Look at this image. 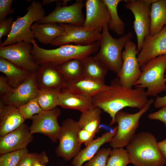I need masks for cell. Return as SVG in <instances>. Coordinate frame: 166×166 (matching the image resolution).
Masks as SVG:
<instances>
[{
	"mask_svg": "<svg viewBox=\"0 0 166 166\" xmlns=\"http://www.w3.org/2000/svg\"><path fill=\"white\" fill-rule=\"evenodd\" d=\"M148 96L144 89L126 87L121 85L118 78H116L92 98L95 107L109 114L112 118L110 125H112L116 123L115 116L118 112L126 107L142 109L149 101Z\"/></svg>",
	"mask_w": 166,
	"mask_h": 166,
	"instance_id": "obj_1",
	"label": "cell"
},
{
	"mask_svg": "<svg viewBox=\"0 0 166 166\" xmlns=\"http://www.w3.org/2000/svg\"><path fill=\"white\" fill-rule=\"evenodd\" d=\"M131 163L135 166H164V158L155 137L152 133L136 134L126 146Z\"/></svg>",
	"mask_w": 166,
	"mask_h": 166,
	"instance_id": "obj_2",
	"label": "cell"
},
{
	"mask_svg": "<svg viewBox=\"0 0 166 166\" xmlns=\"http://www.w3.org/2000/svg\"><path fill=\"white\" fill-rule=\"evenodd\" d=\"M32 54L38 65L50 63L55 66L68 60L81 59L97 52L100 47L99 42L86 46L66 44L53 49H48L38 46L33 39Z\"/></svg>",
	"mask_w": 166,
	"mask_h": 166,
	"instance_id": "obj_3",
	"label": "cell"
},
{
	"mask_svg": "<svg viewBox=\"0 0 166 166\" xmlns=\"http://www.w3.org/2000/svg\"><path fill=\"white\" fill-rule=\"evenodd\" d=\"M133 37V33L129 32L119 38H114L109 33L108 24H106L102 30L99 50L94 56L108 70L117 75L123 64L122 49Z\"/></svg>",
	"mask_w": 166,
	"mask_h": 166,
	"instance_id": "obj_4",
	"label": "cell"
},
{
	"mask_svg": "<svg viewBox=\"0 0 166 166\" xmlns=\"http://www.w3.org/2000/svg\"><path fill=\"white\" fill-rule=\"evenodd\" d=\"M26 14L18 17L13 24L11 31L6 39L0 45L4 46L19 42L25 41L32 44L34 38L31 27L34 22H36L45 17V11L42 3L33 1L26 9Z\"/></svg>",
	"mask_w": 166,
	"mask_h": 166,
	"instance_id": "obj_5",
	"label": "cell"
},
{
	"mask_svg": "<svg viewBox=\"0 0 166 166\" xmlns=\"http://www.w3.org/2000/svg\"><path fill=\"white\" fill-rule=\"evenodd\" d=\"M140 76L134 85L135 87L147 89L148 96H156L166 90L165 73L166 54L152 59L141 68Z\"/></svg>",
	"mask_w": 166,
	"mask_h": 166,
	"instance_id": "obj_6",
	"label": "cell"
},
{
	"mask_svg": "<svg viewBox=\"0 0 166 166\" xmlns=\"http://www.w3.org/2000/svg\"><path fill=\"white\" fill-rule=\"evenodd\" d=\"M154 101L149 99L145 106L136 113L131 114L120 111L116 113L115 121L117 124V129L116 135L109 142L112 147L123 148L128 144L136 134L140 118L148 110Z\"/></svg>",
	"mask_w": 166,
	"mask_h": 166,
	"instance_id": "obj_7",
	"label": "cell"
},
{
	"mask_svg": "<svg viewBox=\"0 0 166 166\" xmlns=\"http://www.w3.org/2000/svg\"><path fill=\"white\" fill-rule=\"evenodd\" d=\"M79 131L77 121L71 118L62 121L58 137L59 143L55 151L57 156L69 161L78 153L81 145L78 139Z\"/></svg>",
	"mask_w": 166,
	"mask_h": 166,
	"instance_id": "obj_8",
	"label": "cell"
},
{
	"mask_svg": "<svg viewBox=\"0 0 166 166\" xmlns=\"http://www.w3.org/2000/svg\"><path fill=\"white\" fill-rule=\"evenodd\" d=\"M155 0H128L124 6L130 10L134 17L133 28L136 34L137 50L141 49L144 38L149 35L150 25V14L152 3Z\"/></svg>",
	"mask_w": 166,
	"mask_h": 166,
	"instance_id": "obj_9",
	"label": "cell"
},
{
	"mask_svg": "<svg viewBox=\"0 0 166 166\" xmlns=\"http://www.w3.org/2000/svg\"><path fill=\"white\" fill-rule=\"evenodd\" d=\"M31 43L25 41L0 46V57L36 74L39 67L32 54Z\"/></svg>",
	"mask_w": 166,
	"mask_h": 166,
	"instance_id": "obj_10",
	"label": "cell"
},
{
	"mask_svg": "<svg viewBox=\"0 0 166 166\" xmlns=\"http://www.w3.org/2000/svg\"><path fill=\"white\" fill-rule=\"evenodd\" d=\"M122 52L123 64L117 75L122 85L132 88L139 79L141 70L137 58V45L133 42H128Z\"/></svg>",
	"mask_w": 166,
	"mask_h": 166,
	"instance_id": "obj_11",
	"label": "cell"
},
{
	"mask_svg": "<svg viewBox=\"0 0 166 166\" xmlns=\"http://www.w3.org/2000/svg\"><path fill=\"white\" fill-rule=\"evenodd\" d=\"M59 1L57 2L56 7L51 13L36 22H54L83 26L85 21L82 13V9L85 5L84 1L77 0L74 4L68 6H61L62 3Z\"/></svg>",
	"mask_w": 166,
	"mask_h": 166,
	"instance_id": "obj_12",
	"label": "cell"
},
{
	"mask_svg": "<svg viewBox=\"0 0 166 166\" xmlns=\"http://www.w3.org/2000/svg\"><path fill=\"white\" fill-rule=\"evenodd\" d=\"M61 114L60 109L56 107L34 115L31 119L32 123L30 127V133L32 135L37 133L43 134L53 142H56L61 128L58 121Z\"/></svg>",
	"mask_w": 166,
	"mask_h": 166,
	"instance_id": "obj_13",
	"label": "cell"
},
{
	"mask_svg": "<svg viewBox=\"0 0 166 166\" xmlns=\"http://www.w3.org/2000/svg\"><path fill=\"white\" fill-rule=\"evenodd\" d=\"M64 30V34L56 39L53 46H59L73 42L76 45L86 46L101 40L102 33L85 29L83 26L60 24Z\"/></svg>",
	"mask_w": 166,
	"mask_h": 166,
	"instance_id": "obj_14",
	"label": "cell"
},
{
	"mask_svg": "<svg viewBox=\"0 0 166 166\" xmlns=\"http://www.w3.org/2000/svg\"><path fill=\"white\" fill-rule=\"evenodd\" d=\"M86 16L83 26L85 30L100 33L108 24L110 14L104 0H87L85 3Z\"/></svg>",
	"mask_w": 166,
	"mask_h": 166,
	"instance_id": "obj_15",
	"label": "cell"
},
{
	"mask_svg": "<svg viewBox=\"0 0 166 166\" xmlns=\"http://www.w3.org/2000/svg\"><path fill=\"white\" fill-rule=\"evenodd\" d=\"M166 54V25L158 33L145 37L137 58L140 68L151 60Z\"/></svg>",
	"mask_w": 166,
	"mask_h": 166,
	"instance_id": "obj_16",
	"label": "cell"
},
{
	"mask_svg": "<svg viewBox=\"0 0 166 166\" xmlns=\"http://www.w3.org/2000/svg\"><path fill=\"white\" fill-rule=\"evenodd\" d=\"M38 91L35 74L31 73L23 83L0 101L18 107L37 97Z\"/></svg>",
	"mask_w": 166,
	"mask_h": 166,
	"instance_id": "obj_17",
	"label": "cell"
},
{
	"mask_svg": "<svg viewBox=\"0 0 166 166\" xmlns=\"http://www.w3.org/2000/svg\"><path fill=\"white\" fill-rule=\"evenodd\" d=\"M33 140L30 127L24 123L15 130L0 136V153L24 149Z\"/></svg>",
	"mask_w": 166,
	"mask_h": 166,
	"instance_id": "obj_18",
	"label": "cell"
},
{
	"mask_svg": "<svg viewBox=\"0 0 166 166\" xmlns=\"http://www.w3.org/2000/svg\"><path fill=\"white\" fill-rule=\"evenodd\" d=\"M35 75L39 90H61L66 87V81L56 66L50 63L46 62L39 65Z\"/></svg>",
	"mask_w": 166,
	"mask_h": 166,
	"instance_id": "obj_19",
	"label": "cell"
},
{
	"mask_svg": "<svg viewBox=\"0 0 166 166\" xmlns=\"http://www.w3.org/2000/svg\"><path fill=\"white\" fill-rule=\"evenodd\" d=\"M105 82L83 75L67 81L66 87L81 95L92 98L107 86Z\"/></svg>",
	"mask_w": 166,
	"mask_h": 166,
	"instance_id": "obj_20",
	"label": "cell"
},
{
	"mask_svg": "<svg viewBox=\"0 0 166 166\" xmlns=\"http://www.w3.org/2000/svg\"><path fill=\"white\" fill-rule=\"evenodd\" d=\"M25 120L15 106L0 101V136H2L18 128Z\"/></svg>",
	"mask_w": 166,
	"mask_h": 166,
	"instance_id": "obj_21",
	"label": "cell"
},
{
	"mask_svg": "<svg viewBox=\"0 0 166 166\" xmlns=\"http://www.w3.org/2000/svg\"><path fill=\"white\" fill-rule=\"evenodd\" d=\"M117 126L112 130L103 134L101 136L93 140L86 147L81 150L72 161L73 166H81L96 154L101 147L104 144L110 142L116 134Z\"/></svg>",
	"mask_w": 166,
	"mask_h": 166,
	"instance_id": "obj_22",
	"label": "cell"
},
{
	"mask_svg": "<svg viewBox=\"0 0 166 166\" xmlns=\"http://www.w3.org/2000/svg\"><path fill=\"white\" fill-rule=\"evenodd\" d=\"M58 105L64 109L78 110L81 113L95 107L92 98L75 93L67 87L61 90Z\"/></svg>",
	"mask_w": 166,
	"mask_h": 166,
	"instance_id": "obj_23",
	"label": "cell"
},
{
	"mask_svg": "<svg viewBox=\"0 0 166 166\" xmlns=\"http://www.w3.org/2000/svg\"><path fill=\"white\" fill-rule=\"evenodd\" d=\"M31 30L34 38L43 44L52 46L55 40L64 34V29L60 24L54 22H35Z\"/></svg>",
	"mask_w": 166,
	"mask_h": 166,
	"instance_id": "obj_24",
	"label": "cell"
},
{
	"mask_svg": "<svg viewBox=\"0 0 166 166\" xmlns=\"http://www.w3.org/2000/svg\"><path fill=\"white\" fill-rule=\"evenodd\" d=\"M102 110L97 107L82 113L77 121L79 133L94 138L100 130Z\"/></svg>",
	"mask_w": 166,
	"mask_h": 166,
	"instance_id": "obj_25",
	"label": "cell"
},
{
	"mask_svg": "<svg viewBox=\"0 0 166 166\" xmlns=\"http://www.w3.org/2000/svg\"><path fill=\"white\" fill-rule=\"evenodd\" d=\"M0 71L4 74L10 85L15 88L23 83L31 73L0 57Z\"/></svg>",
	"mask_w": 166,
	"mask_h": 166,
	"instance_id": "obj_26",
	"label": "cell"
},
{
	"mask_svg": "<svg viewBox=\"0 0 166 166\" xmlns=\"http://www.w3.org/2000/svg\"><path fill=\"white\" fill-rule=\"evenodd\" d=\"M149 35L159 32L166 25V0H155L151 4Z\"/></svg>",
	"mask_w": 166,
	"mask_h": 166,
	"instance_id": "obj_27",
	"label": "cell"
},
{
	"mask_svg": "<svg viewBox=\"0 0 166 166\" xmlns=\"http://www.w3.org/2000/svg\"><path fill=\"white\" fill-rule=\"evenodd\" d=\"M80 59L85 75L105 82L108 69L94 56H89Z\"/></svg>",
	"mask_w": 166,
	"mask_h": 166,
	"instance_id": "obj_28",
	"label": "cell"
},
{
	"mask_svg": "<svg viewBox=\"0 0 166 166\" xmlns=\"http://www.w3.org/2000/svg\"><path fill=\"white\" fill-rule=\"evenodd\" d=\"M109 10L110 18L108 23L109 29L117 35H123L125 30L124 22L120 18L117 13L119 3L125 1L122 0H104Z\"/></svg>",
	"mask_w": 166,
	"mask_h": 166,
	"instance_id": "obj_29",
	"label": "cell"
},
{
	"mask_svg": "<svg viewBox=\"0 0 166 166\" xmlns=\"http://www.w3.org/2000/svg\"><path fill=\"white\" fill-rule=\"evenodd\" d=\"M56 66L66 81L84 75L80 59H71Z\"/></svg>",
	"mask_w": 166,
	"mask_h": 166,
	"instance_id": "obj_30",
	"label": "cell"
},
{
	"mask_svg": "<svg viewBox=\"0 0 166 166\" xmlns=\"http://www.w3.org/2000/svg\"><path fill=\"white\" fill-rule=\"evenodd\" d=\"M61 90H39L37 98L38 104L43 111L52 110L58 105Z\"/></svg>",
	"mask_w": 166,
	"mask_h": 166,
	"instance_id": "obj_31",
	"label": "cell"
},
{
	"mask_svg": "<svg viewBox=\"0 0 166 166\" xmlns=\"http://www.w3.org/2000/svg\"><path fill=\"white\" fill-rule=\"evenodd\" d=\"M130 163L131 161L126 149L115 148L112 150L105 166H127Z\"/></svg>",
	"mask_w": 166,
	"mask_h": 166,
	"instance_id": "obj_32",
	"label": "cell"
},
{
	"mask_svg": "<svg viewBox=\"0 0 166 166\" xmlns=\"http://www.w3.org/2000/svg\"><path fill=\"white\" fill-rule=\"evenodd\" d=\"M28 152L27 148L1 155L0 166H18L22 158Z\"/></svg>",
	"mask_w": 166,
	"mask_h": 166,
	"instance_id": "obj_33",
	"label": "cell"
},
{
	"mask_svg": "<svg viewBox=\"0 0 166 166\" xmlns=\"http://www.w3.org/2000/svg\"><path fill=\"white\" fill-rule=\"evenodd\" d=\"M17 107L19 112L25 120L31 119L34 115L39 114L43 111L38 104L37 97Z\"/></svg>",
	"mask_w": 166,
	"mask_h": 166,
	"instance_id": "obj_34",
	"label": "cell"
},
{
	"mask_svg": "<svg viewBox=\"0 0 166 166\" xmlns=\"http://www.w3.org/2000/svg\"><path fill=\"white\" fill-rule=\"evenodd\" d=\"M37 161L44 164L48 162L49 159L45 152L39 153L28 152L22 158L18 166H34Z\"/></svg>",
	"mask_w": 166,
	"mask_h": 166,
	"instance_id": "obj_35",
	"label": "cell"
},
{
	"mask_svg": "<svg viewBox=\"0 0 166 166\" xmlns=\"http://www.w3.org/2000/svg\"><path fill=\"white\" fill-rule=\"evenodd\" d=\"M111 151L110 148L99 149L93 157L86 162L85 166H105Z\"/></svg>",
	"mask_w": 166,
	"mask_h": 166,
	"instance_id": "obj_36",
	"label": "cell"
},
{
	"mask_svg": "<svg viewBox=\"0 0 166 166\" xmlns=\"http://www.w3.org/2000/svg\"><path fill=\"white\" fill-rule=\"evenodd\" d=\"M14 19L13 17L10 16L7 18L0 21V41L3 36H7L10 33Z\"/></svg>",
	"mask_w": 166,
	"mask_h": 166,
	"instance_id": "obj_37",
	"label": "cell"
},
{
	"mask_svg": "<svg viewBox=\"0 0 166 166\" xmlns=\"http://www.w3.org/2000/svg\"><path fill=\"white\" fill-rule=\"evenodd\" d=\"M13 0H0V21L5 19L8 15L13 14L14 9L11 8Z\"/></svg>",
	"mask_w": 166,
	"mask_h": 166,
	"instance_id": "obj_38",
	"label": "cell"
},
{
	"mask_svg": "<svg viewBox=\"0 0 166 166\" xmlns=\"http://www.w3.org/2000/svg\"><path fill=\"white\" fill-rule=\"evenodd\" d=\"M14 88L8 83L5 76H0V97L2 98L10 93Z\"/></svg>",
	"mask_w": 166,
	"mask_h": 166,
	"instance_id": "obj_39",
	"label": "cell"
},
{
	"mask_svg": "<svg viewBox=\"0 0 166 166\" xmlns=\"http://www.w3.org/2000/svg\"><path fill=\"white\" fill-rule=\"evenodd\" d=\"M148 117L151 120L161 121L164 123L166 128V105L163 107L158 111L149 114Z\"/></svg>",
	"mask_w": 166,
	"mask_h": 166,
	"instance_id": "obj_40",
	"label": "cell"
},
{
	"mask_svg": "<svg viewBox=\"0 0 166 166\" xmlns=\"http://www.w3.org/2000/svg\"><path fill=\"white\" fill-rule=\"evenodd\" d=\"M154 103V106L156 108H161L166 105V95L162 97L156 96Z\"/></svg>",
	"mask_w": 166,
	"mask_h": 166,
	"instance_id": "obj_41",
	"label": "cell"
},
{
	"mask_svg": "<svg viewBox=\"0 0 166 166\" xmlns=\"http://www.w3.org/2000/svg\"><path fill=\"white\" fill-rule=\"evenodd\" d=\"M158 145L160 150L164 159V165L166 166V139L158 142Z\"/></svg>",
	"mask_w": 166,
	"mask_h": 166,
	"instance_id": "obj_42",
	"label": "cell"
},
{
	"mask_svg": "<svg viewBox=\"0 0 166 166\" xmlns=\"http://www.w3.org/2000/svg\"><path fill=\"white\" fill-rule=\"evenodd\" d=\"M59 0H43L42 3V6L48 5L54 2H57Z\"/></svg>",
	"mask_w": 166,
	"mask_h": 166,
	"instance_id": "obj_43",
	"label": "cell"
},
{
	"mask_svg": "<svg viewBox=\"0 0 166 166\" xmlns=\"http://www.w3.org/2000/svg\"><path fill=\"white\" fill-rule=\"evenodd\" d=\"M34 166H46L45 164H42L38 161H36L34 165Z\"/></svg>",
	"mask_w": 166,
	"mask_h": 166,
	"instance_id": "obj_44",
	"label": "cell"
},
{
	"mask_svg": "<svg viewBox=\"0 0 166 166\" xmlns=\"http://www.w3.org/2000/svg\"><path fill=\"white\" fill-rule=\"evenodd\" d=\"M165 72L166 73V69ZM165 81L166 83V74L165 75Z\"/></svg>",
	"mask_w": 166,
	"mask_h": 166,
	"instance_id": "obj_45",
	"label": "cell"
}]
</instances>
